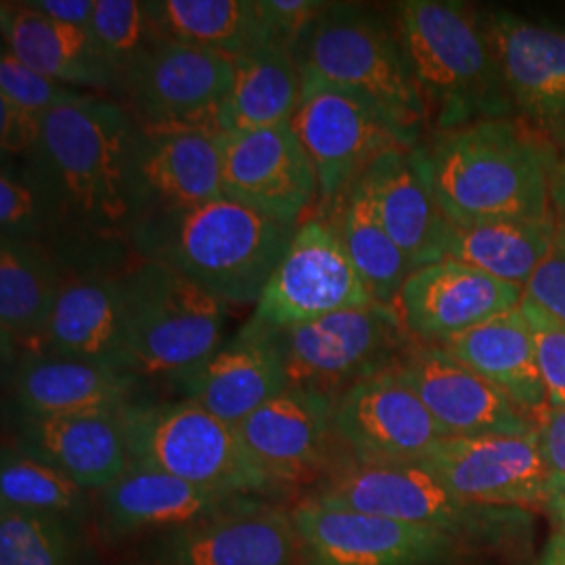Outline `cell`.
I'll return each mask as SVG.
<instances>
[{"mask_svg": "<svg viewBox=\"0 0 565 565\" xmlns=\"http://www.w3.org/2000/svg\"><path fill=\"white\" fill-rule=\"evenodd\" d=\"M356 186L417 268L446 260L450 223L425 177L419 145L385 151L364 170Z\"/></svg>", "mask_w": 565, "mask_h": 565, "instance_id": "obj_22", "label": "cell"}, {"mask_svg": "<svg viewBox=\"0 0 565 565\" xmlns=\"http://www.w3.org/2000/svg\"><path fill=\"white\" fill-rule=\"evenodd\" d=\"M557 228V214L541 221H497V223L452 226L446 258L469 264L486 275L525 287L545 260Z\"/></svg>", "mask_w": 565, "mask_h": 565, "instance_id": "obj_34", "label": "cell"}, {"mask_svg": "<svg viewBox=\"0 0 565 565\" xmlns=\"http://www.w3.org/2000/svg\"><path fill=\"white\" fill-rule=\"evenodd\" d=\"M371 303L375 300L335 228L323 218H308L298 224L294 242L245 327L279 331Z\"/></svg>", "mask_w": 565, "mask_h": 565, "instance_id": "obj_12", "label": "cell"}, {"mask_svg": "<svg viewBox=\"0 0 565 565\" xmlns=\"http://www.w3.org/2000/svg\"><path fill=\"white\" fill-rule=\"evenodd\" d=\"M224 424L239 427L264 404L289 390L281 350L270 331H242L179 387Z\"/></svg>", "mask_w": 565, "mask_h": 565, "instance_id": "obj_23", "label": "cell"}, {"mask_svg": "<svg viewBox=\"0 0 565 565\" xmlns=\"http://www.w3.org/2000/svg\"><path fill=\"white\" fill-rule=\"evenodd\" d=\"M315 501L438 530L473 545H513L532 532V513L515 507L469 503L422 465H350L340 469Z\"/></svg>", "mask_w": 565, "mask_h": 565, "instance_id": "obj_7", "label": "cell"}, {"mask_svg": "<svg viewBox=\"0 0 565 565\" xmlns=\"http://www.w3.org/2000/svg\"><path fill=\"white\" fill-rule=\"evenodd\" d=\"M2 46L51 81L120 97V82L103 60L90 30L51 20L25 2H2Z\"/></svg>", "mask_w": 565, "mask_h": 565, "instance_id": "obj_29", "label": "cell"}, {"mask_svg": "<svg viewBox=\"0 0 565 565\" xmlns=\"http://www.w3.org/2000/svg\"><path fill=\"white\" fill-rule=\"evenodd\" d=\"M551 202L557 218L565 221V141L557 149V160L551 177Z\"/></svg>", "mask_w": 565, "mask_h": 565, "instance_id": "obj_47", "label": "cell"}, {"mask_svg": "<svg viewBox=\"0 0 565 565\" xmlns=\"http://www.w3.org/2000/svg\"><path fill=\"white\" fill-rule=\"evenodd\" d=\"M233 78L235 60L163 39L128 72L118 102L142 130L218 137Z\"/></svg>", "mask_w": 565, "mask_h": 565, "instance_id": "obj_11", "label": "cell"}, {"mask_svg": "<svg viewBox=\"0 0 565 565\" xmlns=\"http://www.w3.org/2000/svg\"><path fill=\"white\" fill-rule=\"evenodd\" d=\"M323 221L335 228L373 300L396 306L404 282L417 266L390 237L361 189L354 184Z\"/></svg>", "mask_w": 565, "mask_h": 565, "instance_id": "obj_35", "label": "cell"}, {"mask_svg": "<svg viewBox=\"0 0 565 565\" xmlns=\"http://www.w3.org/2000/svg\"><path fill=\"white\" fill-rule=\"evenodd\" d=\"M333 404L319 392L289 387L247 417L237 431L277 484L294 482L323 463L333 434Z\"/></svg>", "mask_w": 565, "mask_h": 565, "instance_id": "obj_27", "label": "cell"}, {"mask_svg": "<svg viewBox=\"0 0 565 565\" xmlns=\"http://www.w3.org/2000/svg\"><path fill=\"white\" fill-rule=\"evenodd\" d=\"M289 49L302 78L363 95L406 130L424 135V99L396 25L377 9L361 2H327Z\"/></svg>", "mask_w": 565, "mask_h": 565, "instance_id": "obj_6", "label": "cell"}, {"mask_svg": "<svg viewBox=\"0 0 565 565\" xmlns=\"http://www.w3.org/2000/svg\"><path fill=\"white\" fill-rule=\"evenodd\" d=\"M333 436L359 465H417L446 438L394 371L343 390L333 404Z\"/></svg>", "mask_w": 565, "mask_h": 565, "instance_id": "obj_15", "label": "cell"}, {"mask_svg": "<svg viewBox=\"0 0 565 565\" xmlns=\"http://www.w3.org/2000/svg\"><path fill=\"white\" fill-rule=\"evenodd\" d=\"M147 9L166 39L231 60L275 41L258 0H151Z\"/></svg>", "mask_w": 565, "mask_h": 565, "instance_id": "obj_33", "label": "cell"}, {"mask_svg": "<svg viewBox=\"0 0 565 565\" xmlns=\"http://www.w3.org/2000/svg\"><path fill=\"white\" fill-rule=\"evenodd\" d=\"M223 195L281 223L300 224L319 195L312 160L291 124L216 137Z\"/></svg>", "mask_w": 565, "mask_h": 565, "instance_id": "obj_14", "label": "cell"}, {"mask_svg": "<svg viewBox=\"0 0 565 565\" xmlns=\"http://www.w3.org/2000/svg\"><path fill=\"white\" fill-rule=\"evenodd\" d=\"M61 282L57 258L36 243L2 239L0 333L4 359L39 356Z\"/></svg>", "mask_w": 565, "mask_h": 565, "instance_id": "obj_31", "label": "cell"}, {"mask_svg": "<svg viewBox=\"0 0 565 565\" xmlns=\"http://www.w3.org/2000/svg\"><path fill=\"white\" fill-rule=\"evenodd\" d=\"M25 4L51 20L82 30H90L97 9V0H28Z\"/></svg>", "mask_w": 565, "mask_h": 565, "instance_id": "obj_46", "label": "cell"}, {"mask_svg": "<svg viewBox=\"0 0 565 565\" xmlns=\"http://www.w3.org/2000/svg\"><path fill=\"white\" fill-rule=\"evenodd\" d=\"M42 118L0 97V149L2 160H21L30 156L41 141Z\"/></svg>", "mask_w": 565, "mask_h": 565, "instance_id": "obj_43", "label": "cell"}, {"mask_svg": "<svg viewBox=\"0 0 565 565\" xmlns=\"http://www.w3.org/2000/svg\"><path fill=\"white\" fill-rule=\"evenodd\" d=\"M15 448L88 492H102L130 467L120 413L20 417Z\"/></svg>", "mask_w": 565, "mask_h": 565, "instance_id": "obj_25", "label": "cell"}, {"mask_svg": "<svg viewBox=\"0 0 565 565\" xmlns=\"http://www.w3.org/2000/svg\"><path fill=\"white\" fill-rule=\"evenodd\" d=\"M78 525L0 507V565H81Z\"/></svg>", "mask_w": 565, "mask_h": 565, "instance_id": "obj_37", "label": "cell"}, {"mask_svg": "<svg viewBox=\"0 0 565 565\" xmlns=\"http://www.w3.org/2000/svg\"><path fill=\"white\" fill-rule=\"evenodd\" d=\"M291 128L317 172V218H324L385 151L411 149L422 139L363 95L315 78H302Z\"/></svg>", "mask_w": 565, "mask_h": 565, "instance_id": "obj_10", "label": "cell"}, {"mask_svg": "<svg viewBox=\"0 0 565 565\" xmlns=\"http://www.w3.org/2000/svg\"><path fill=\"white\" fill-rule=\"evenodd\" d=\"M296 231L298 224L221 198L142 216L132 252L174 268L228 306H245L258 303Z\"/></svg>", "mask_w": 565, "mask_h": 565, "instance_id": "obj_3", "label": "cell"}, {"mask_svg": "<svg viewBox=\"0 0 565 565\" xmlns=\"http://www.w3.org/2000/svg\"><path fill=\"white\" fill-rule=\"evenodd\" d=\"M135 141L130 111L102 93L82 90L42 118L41 141L21 160L44 195L49 252L61 268H121L137 258Z\"/></svg>", "mask_w": 565, "mask_h": 565, "instance_id": "obj_1", "label": "cell"}, {"mask_svg": "<svg viewBox=\"0 0 565 565\" xmlns=\"http://www.w3.org/2000/svg\"><path fill=\"white\" fill-rule=\"evenodd\" d=\"M88 490H84L55 467L18 450H2L0 465V507L55 515L81 524L88 511Z\"/></svg>", "mask_w": 565, "mask_h": 565, "instance_id": "obj_36", "label": "cell"}, {"mask_svg": "<svg viewBox=\"0 0 565 565\" xmlns=\"http://www.w3.org/2000/svg\"><path fill=\"white\" fill-rule=\"evenodd\" d=\"M121 268H61L60 289L42 354L109 364L124 373L126 317Z\"/></svg>", "mask_w": 565, "mask_h": 565, "instance_id": "obj_21", "label": "cell"}, {"mask_svg": "<svg viewBox=\"0 0 565 565\" xmlns=\"http://www.w3.org/2000/svg\"><path fill=\"white\" fill-rule=\"evenodd\" d=\"M78 88L65 86L57 81H51L23 65L15 55H11L4 46L0 53V97H7L18 103L23 109L46 116L61 103L76 97Z\"/></svg>", "mask_w": 565, "mask_h": 565, "instance_id": "obj_40", "label": "cell"}, {"mask_svg": "<svg viewBox=\"0 0 565 565\" xmlns=\"http://www.w3.org/2000/svg\"><path fill=\"white\" fill-rule=\"evenodd\" d=\"M308 565H448L457 539L422 525L329 507L312 497L291 509Z\"/></svg>", "mask_w": 565, "mask_h": 565, "instance_id": "obj_13", "label": "cell"}, {"mask_svg": "<svg viewBox=\"0 0 565 565\" xmlns=\"http://www.w3.org/2000/svg\"><path fill=\"white\" fill-rule=\"evenodd\" d=\"M139 384L109 364L65 356H25L13 373L20 417L121 413L137 401Z\"/></svg>", "mask_w": 565, "mask_h": 565, "instance_id": "obj_28", "label": "cell"}, {"mask_svg": "<svg viewBox=\"0 0 565 565\" xmlns=\"http://www.w3.org/2000/svg\"><path fill=\"white\" fill-rule=\"evenodd\" d=\"M302 543L291 511L258 497L216 518L168 532L158 565H300Z\"/></svg>", "mask_w": 565, "mask_h": 565, "instance_id": "obj_20", "label": "cell"}, {"mask_svg": "<svg viewBox=\"0 0 565 565\" xmlns=\"http://www.w3.org/2000/svg\"><path fill=\"white\" fill-rule=\"evenodd\" d=\"M422 147L431 193L452 226L553 216L557 147L524 120H486L434 132Z\"/></svg>", "mask_w": 565, "mask_h": 565, "instance_id": "obj_2", "label": "cell"}, {"mask_svg": "<svg viewBox=\"0 0 565 565\" xmlns=\"http://www.w3.org/2000/svg\"><path fill=\"white\" fill-rule=\"evenodd\" d=\"M302 97V74L279 41L235 60V78L223 109L224 132L291 124Z\"/></svg>", "mask_w": 565, "mask_h": 565, "instance_id": "obj_32", "label": "cell"}, {"mask_svg": "<svg viewBox=\"0 0 565 565\" xmlns=\"http://www.w3.org/2000/svg\"><path fill=\"white\" fill-rule=\"evenodd\" d=\"M534 565H565V530L557 527L548 539Z\"/></svg>", "mask_w": 565, "mask_h": 565, "instance_id": "obj_48", "label": "cell"}, {"mask_svg": "<svg viewBox=\"0 0 565 565\" xmlns=\"http://www.w3.org/2000/svg\"><path fill=\"white\" fill-rule=\"evenodd\" d=\"M132 181L139 221L153 212L221 200L223 174L216 137L156 132L137 126Z\"/></svg>", "mask_w": 565, "mask_h": 565, "instance_id": "obj_24", "label": "cell"}, {"mask_svg": "<svg viewBox=\"0 0 565 565\" xmlns=\"http://www.w3.org/2000/svg\"><path fill=\"white\" fill-rule=\"evenodd\" d=\"M289 387L338 398L350 385L392 371L415 343L396 306L371 303L270 331Z\"/></svg>", "mask_w": 565, "mask_h": 565, "instance_id": "obj_9", "label": "cell"}, {"mask_svg": "<svg viewBox=\"0 0 565 565\" xmlns=\"http://www.w3.org/2000/svg\"><path fill=\"white\" fill-rule=\"evenodd\" d=\"M417 465L469 503L546 509L548 473L539 427L525 436L443 438Z\"/></svg>", "mask_w": 565, "mask_h": 565, "instance_id": "obj_16", "label": "cell"}, {"mask_svg": "<svg viewBox=\"0 0 565 565\" xmlns=\"http://www.w3.org/2000/svg\"><path fill=\"white\" fill-rule=\"evenodd\" d=\"M120 415L130 465L239 497L263 499L279 490L237 427L193 401H135Z\"/></svg>", "mask_w": 565, "mask_h": 565, "instance_id": "obj_8", "label": "cell"}, {"mask_svg": "<svg viewBox=\"0 0 565 565\" xmlns=\"http://www.w3.org/2000/svg\"><path fill=\"white\" fill-rule=\"evenodd\" d=\"M524 298L565 324V221L557 218L555 237L545 260L525 282Z\"/></svg>", "mask_w": 565, "mask_h": 565, "instance_id": "obj_42", "label": "cell"}, {"mask_svg": "<svg viewBox=\"0 0 565 565\" xmlns=\"http://www.w3.org/2000/svg\"><path fill=\"white\" fill-rule=\"evenodd\" d=\"M539 440L548 473V507L565 497V408H548L539 419Z\"/></svg>", "mask_w": 565, "mask_h": 565, "instance_id": "obj_44", "label": "cell"}, {"mask_svg": "<svg viewBox=\"0 0 565 565\" xmlns=\"http://www.w3.org/2000/svg\"><path fill=\"white\" fill-rule=\"evenodd\" d=\"M507 90L522 120L555 147L565 141V30L511 11L484 15Z\"/></svg>", "mask_w": 565, "mask_h": 565, "instance_id": "obj_18", "label": "cell"}, {"mask_svg": "<svg viewBox=\"0 0 565 565\" xmlns=\"http://www.w3.org/2000/svg\"><path fill=\"white\" fill-rule=\"evenodd\" d=\"M275 41L291 46L327 2L323 0H258Z\"/></svg>", "mask_w": 565, "mask_h": 565, "instance_id": "obj_45", "label": "cell"}, {"mask_svg": "<svg viewBox=\"0 0 565 565\" xmlns=\"http://www.w3.org/2000/svg\"><path fill=\"white\" fill-rule=\"evenodd\" d=\"M90 34L120 82V90L128 72L166 39L147 2L139 0H97Z\"/></svg>", "mask_w": 565, "mask_h": 565, "instance_id": "obj_38", "label": "cell"}, {"mask_svg": "<svg viewBox=\"0 0 565 565\" xmlns=\"http://www.w3.org/2000/svg\"><path fill=\"white\" fill-rule=\"evenodd\" d=\"M2 239L36 243L51 249V221L41 186L23 160H2L0 168Z\"/></svg>", "mask_w": 565, "mask_h": 565, "instance_id": "obj_39", "label": "cell"}, {"mask_svg": "<svg viewBox=\"0 0 565 565\" xmlns=\"http://www.w3.org/2000/svg\"><path fill=\"white\" fill-rule=\"evenodd\" d=\"M124 373L137 384L179 385L223 348L228 303L166 264L135 258L120 270Z\"/></svg>", "mask_w": 565, "mask_h": 565, "instance_id": "obj_5", "label": "cell"}, {"mask_svg": "<svg viewBox=\"0 0 565 565\" xmlns=\"http://www.w3.org/2000/svg\"><path fill=\"white\" fill-rule=\"evenodd\" d=\"M522 300L524 287L446 258L417 268L404 282L396 308L415 342L446 345Z\"/></svg>", "mask_w": 565, "mask_h": 565, "instance_id": "obj_19", "label": "cell"}, {"mask_svg": "<svg viewBox=\"0 0 565 565\" xmlns=\"http://www.w3.org/2000/svg\"><path fill=\"white\" fill-rule=\"evenodd\" d=\"M440 348L505 392L527 415L536 417V424L548 411L534 333L520 306Z\"/></svg>", "mask_w": 565, "mask_h": 565, "instance_id": "obj_30", "label": "cell"}, {"mask_svg": "<svg viewBox=\"0 0 565 565\" xmlns=\"http://www.w3.org/2000/svg\"><path fill=\"white\" fill-rule=\"evenodd\" d=\"M156 565H158V564H156Z\"/></svg>", "mask_w": 565, "mask_h": 565, "instance_id": "obj_50", "label": "cell"}, {"mask_svg": "<svg viewBox=\"0 0 565 565\" xmlns=\"http://www.w3.org/2000/svg\"><path fill=\"white\" fill-rule=\"evenodd\" d=\"M536 342L548 408H565V324L527 298L520 303Z\"/></svg>", "mask_w": 565, "mask_h": 565, "instance_id": "obj_41", "label": "cell"}, {"mask_svg": "<svg viewBox=\"0 0 565 565\" xmlns=\"http://www.w3.org/2000/svg\"><path fill=\"white\" fill-rule=\"evenodd\" d=\"M245 499L191 484L177 476L130 465L114 484L99 492V511L107 534L128 536L142 530H181L216 518Z\"/></svg>", "mask_w": 565, "mask_h": 565, "instance_id": "obj_26", "label": "cell"}, {"mask_svg": "<svg viewBox=\"0 0 565 565\" xmlns=\"http://www.w3.org/2000/svg\"><path fill=\"white\" fill-rule=\"evenodd\" d=\"M546 513L553 518V522L557 524V527L565 530V497L546 507Z\"/></svg>", "mask_w": 565, "mask_h": 565, "instance_id": "obj_49", "label": "cell"}, {"mask_svg": "<svg viewBox=\"0 0 565 565\" xmlns=\"http://www.w3.org/2000/svg\"><path fill=\"white\" fill-rule=\"evenodd\" d=\"M394 15L434 132L518 114L480 11L457 0H404Z\"/></svg>", "mask_w": 565, "mask_h": 565, "instance_id": "obj_4", "label": "cell"}, {"mask_svg": "<svg viewBox=\"0 0 565 565\" xmlns=\"http://www.w3.org/2000/svg\"><path fill=\"white\" fill-rule=\"evenodd\" d=\"M425 404L446 438L525 436L536 419L440 345L415 342L392 369Z\"/></svg>", "mask_w": 565, "mask_h": 565, "instance_id": "obj_17", "label": "cell"}]
</instances>
